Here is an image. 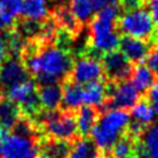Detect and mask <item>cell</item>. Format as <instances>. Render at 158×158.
<instances>
[{
    "mask_svg": "<svg viewBox=\"0 0 158 158\" xmlns=\"http://www.w3.org/2000/svg\"><path fill=\"white\" fill-rule=\"evenodd\" d=\"M21 58L40 85L64 81L69 78L74 63L70 51L56 43H42L38 40L27 42Z\"/></svg>",
    "mask_w": 158,
    "mask_h": 158,
    "instance_id": "cell-1",
    "label": "cell"
},
{
    "mask_svg": "<svg viewBox=\"0 0 158 158\" xmlns=\"http://www.w3.org/2000/svg\"><path fill=\"white\" fill-rule=\"evenodd\" d=\"M120 11V6H107L95 14L89 22L88 49L85 54L101 58L102 54L118 48L121 36L117 32L116 22Z\"/></svg>",
    "mask_w": 158,
    "mask_h": 158,
    "instance_id": "cell-2",
    "label": "cell"
},
{
    "mask_svg": "<svg viewBox=\"0 0 158 158\" xmlns=\"http://www.w3.org/2000/svg\"><path fill=\"white\" fill-rule=\"evenodd\" d=\"M130 123V112L122 109H107L100 112L99 120L90 132L101 156H109L112 146L125 133Z\"/></svg>",
    "mask_w": 158,
    "mask_h": 158,
    "instance_id": "cell-3",
    "label": "cell"
},
{
    "mask_svg": "<svg viewBox=\"0 0 158 158\" xmlns=\"http://www.w3.org/2000/svg\"><path fill=\"white\" fill-rule=\"evenodd\" d=\"M40 130L52 139L74 141L78 136L75 112L58 110H41L33 118Z\"/></svg>",
    "mask_w": 158,
    "mask_h": 158,
    "instance_id": "cell-4",
    "label": "cell"
},
{
    "mask_svg": "<svg viewBox=\"0 0 158 158\" xmlns=\"http://www.w3.org/2000/svg\"><path fill=\"white\" fill-rule=\"evenodd\" d=\"M116 28L120 36L138 38L153 44V37L157 30V25L154 23L149 11L144 7L136 11L121 14L117 19Z\"/></svg>",
    "mask_w": 158,
    "mask_h": 158,
    "instance_id": "cell-5",
    "label": "cell"
},
{
    "mask_svg": "<svg viewBox=\"0 0 158 158\" xmlns=\"http://www.w3.org/2000/svg\"><path fill=\"white\" fill-rule=\"evenodd\" d=\"M4 95V98H7L20 107L21 114H23V116H27L33 120L35 116L41 111L37 85L36 81H33L32 79H27L12 85L6 90Z\"/></svg>",
    "mask_w": 158,
    "mask_h": 158,
    "instance_id": "cell-6",
    "label": "cell"
},
{
    "mask_svg": "<svg viewBox=\"0 0 158 158\" xmlns=\"http://www.w3.org/2000/svg\"><path fill=\"white\" fill-rule=\"evenodd\" d=\"M40 149L38 138L7 132L1 138L0 158H37Z\"/></svg>",
    "mask_w": 158,
    "mask_h": 158,
    "instance_id": "cell-7",
    "label": "cell"
},
{
    "mask_svg": "<svg viewBox=\"0 0 158 158\" xmlns=\"http://www.w3.org/2000/svg\"><path fill=\"white\" fill-rule=\"evenodd\" d=\"M100 62L106 81L122 83L130 80L133 70V64L123 56L120 49H115L102 54Z\"/></svg>",
    "mask_w": 158,
    "mask_h": 158,
    "instance_id": "cell-8",
    "label": "cell"
},
{
    "mask_svg": "<svg viewBox=\"0 0 158 158\" xmlns=\"http://www.w3.org/2000/svg\"><path fill=\"white\" fill-rule=\"evenodd\" d=\"M106 88H107V101L104 110L122 109L128 111L142 98V94L130 81H122V83L106 81Z\"/></svg>",
    "mask_w": 158,
    "mask_h": 158,
    "instance_id": "cell-9",
    "label": "cell"
},
{
    "mask_svg": "<svg viewBox=\"0 0 158 158\" xmlns=\"http://www.w3.org/2000/svg\"><path fill=\"white\" fill-rule=\"evenodd\" d=\"M69 79L79 85H86L89 83L105 79L100 58L90 54H81L74 59Z\"/></svg>",
    "mask_w": 158,
    "mask_h": 158,
    "instance_id": "cell-10",
    "label": "cell"
},
{
    "mask_svg": "<svg viewBox=\"0 0 158 158\" xmlns=\"http://www.w3.org/2000/svg\"><path fill=\"white\" fill-rule=\"evenodd\" d=\"M27 79H30V73L23 62L20 58H6L0 64V96L2 98L12 85Z\"/></svg>",
    "mask_w": 158,
    "mask_h": 158,
    "instance_id": "cell-11",
    "label": "cell"
},
{
    "mask_svg": "<svg viewBox=\"0 0 158 158\" xmlns=\"http://www.w3.org/2000/svg\"><path fill=\"white\" fill-rule=\"evenodd\" d=\"M152 46L153 44L147 41H142V40L128 37V36H121L118 49L135 65V64L142 63L146 59Z\"/></svg>",
    "mask_w": 158,
    "mask_h": 158,
    "instance_id": "cell-12",
    "label": "cell"
},
{
    "mask_svg": "<svg viewBox=\"0 0 158 158\" xmlns=\"http://www.w3.org/2000/svg\"><path fill=\"white\" fill-rule=\"evenodd\" d=\"M107 101L106 80H96L83 86V104L96 109H104Z\"/></svg>",
    "mask_w": 158,
    "mask_h": 158,
    "instance_id": "cell-13",
    "label": "cell"
},
{
    "mask_svg": "<svg viewBox=\"0 0 158 158\" xmlns=\"http://www.w3.org/2000/svg\"><path fill=\"white\" fill-rule=\"evenodd\" d=\"M52 19L54 20V22L60 30L68 32L69 35L74 37H78L80 35L83 25L78 21V19L73 15V12L68 6L65 5L56 6L52 14Z\"/></svg>",
    "mask_w": 158,
    "mask_h": 158,
    "instance_id": "cell-14",
    "label": "cell"
},
{
    "mask_svg": "<svg viewBox=\"0 0 158 158\" xmlns=\"http://www.w3.org/2000/svg\"><path fill=\"white\" fill-rule=\"evenodd\" d=\"M137 154L142 158H158V126H148L137 143Z\"/></svg>",
    "mask_w": 158,
    "mask_h": 158,
    "instance_id": "cell-15",
    "label": "cell"
},
{
    "mask_svg": "<svg viewBox=\"0 0 158 158\" xmlns=\"http://www.w3.org/2000/svg\"><path fill=\"white\" fill-rule=\"evenodd\" d=\"M83 104V86L69 78L62 84V106L67 111L75 112Z\"/></svg>",
    "mask_w": 158,
    "mask_h": 158,
    "instance_id": "cell-16",
    "label": "cell"
},
{
    "mask_svg": "<svg viewBox=\"0 0 158 158\" xmlns=\"http://www.w3.org/2000/svg\"><path fill=\"white\" fill-rule=\"evenodd\" d=\"M100 110L93 106H80L75 111V120H77V127H78V133L81 137H88L96 125L99 116H100Z\"/></svg>",
    "mask_w": 158,
    "mask_h": 158,
    "instance_id": "cell-17",
    "label": "cell"
},
{
    "mask_svg": "<svg viewBox=\"0 0 158 158\" xmlns=\"http://www.w3.org/2000/svg\"><path fill=\"white\" fill-rule=\"evenodd\" d=\"M37 93L41 107L44 110L53 111L62 105V85H59V83L40 85Z\"/></svg>",
    "mask_w": 158,
    "mask_h": 158,
    "instance_id": "cell-18",
    "label": "cell"
},
{
    "mask_svg": "<svg viewBox=\"0 0 158 158\" xmlns=\"http://www.w3.org/2000/svg\"><path fill=\"white\" fill-rule=\"evenodd\" d=\"M21 15L25 20L43 22L49 19L48 0H22Z\"/></svg>",
    "mask_w": 158,
    "mask_h": 158,
    "instance_id": "cell-19",
    "label": "cell"
},
{
    "mask_svg": "<svg viewBox=\"0 0 158 158\" xmlns=\"http://www.w3.org/2000/svg\"><path fill=\"white\" fill-rule=\"evenodd\" d=\"M22 0H2L0 5V31H9L21 15Z\"/></svg>",
    "mask_w": 158,
    "mask_h": 158,
    "instance_id": "cell-20",
    "label": "cell"
},
{
    "mask_svg": "<svg viewBox=\"0 0 158 158\" xmlns=\"http://www.w3.org/2000/svg\"><path fill=\"white\" fill-rule=\"evenodd\" d=\"M154 81V74L144 63H138L133 65L132 75L130 78V83L142 94L144 95L147 90Z\"/></svg>",
    "mask_w": 158,
    "mask_h": 158,
    "instance_id": "cell-21",
    "label": "cell"
},
{
    "mask_svg": "<svg viewBox=\"0 0 158 158\" xmlns=\"http://www.w3.org/2000/svg\"><path fill=\"white\" fill-rule=\"evenodd\" d=\"M101 153L95 143L88 137L74 139L68 158H100Z\"/></svg>",
    "mask_w": 158,
    "mask_h": 158,
    "instance_id": "cell-22",
    "label": "cell"
},
{
    "mask_svg": "<svg viewBox=\"0 0 158 158\" xmlns=\"http://www.w3.org/2000/svg\"><path fill=\"white\" fill-rule=\"evenodd\" d=\"M21 116V110L15 102L4 96L0 98V125L2 127L12 130Z\"/></svg>",
    "mask_w": 158,
    "mask_h": 158,
    "instance_id": "cell-23",
    "label": "cell"
},
{
    "mask_svg": "<svg viewBox=\"0 0 158 158\" xmlns=\"http://www.w3.org/2000/svg\"><path fill=\"white\" fill-rule=\"evenodd\" d=\"M138 141L130 137L127 133L120 136V138L112 146L109 157L111 158H131L137 154Z\"/></svg>",
    "mask_w": 158,
    "mask_h": 158,
    "instance_id": "cell-24",
    "label": "cell"
},
{
    "mask_svg": "<svg viewBox=\"0 0 158 158\" xmlns=\"http://www.w3.org/2000/svg\"><path fill=\"white\" fill-rule=\"evenodd\" d=\"M68 7L81 25L89 23L98 12L94 0H69Z\"/></svg>",
    "mask_w": 158,
    "mask_h": 158,
    "instance_id": "cell-25",
    "label": "cell"
},
{
    "mask_svg": "<svg viewBox=\"0 0 158 158\" xmlns=\"http://www.w3.org/2000/svg\"><path fill=\"white\" fill-rule=\"evenodd\" d=\"M133 121L142 125L143 127H148L152 125L153 120H154V111L153 107L151 106L149 101L146 99L144 95H142V98L137 101V104L130 110Z\"/></svg>",
    "mask_w": 158,
    "mask_h": 158,
    "instance_id": "cell-26",
    "label": "cell"
},
{
    "mask_svg": "<svg viewBox=\"0 0 158 158\" xmlns=\"http://www.w3.org/2000/svg\"><path fill=\"white\" fill-rule=\"evenodd\" d=\"M70 147H72V142L69 141H60L52 138H48L41 146L43 152L47 153L51 158H68Z\"/></svg>",
    "mask_w": 158,
    "mask_h": 158,
    "instance_id": "cell-27",
    "label": "cell"
},
{
    "mask_svg": "<svg viewBox=\"0 0 158 158\" xmlns=\"http://www.w3.org/2000/svg\"><path fill=\"white\" fill-rule=\"evenodd\" d=\"M146 65L151 69V72L158 77V44H153L152 48L149 49L146 59Z\"/></svg>",
    "mask_w": 158,
    "mask_h": 158,
    "instance_id": "cell-28",
    "label": "cell"
},
{
    "mask_svg": "<svg viewBox=\"0 0 158 158\" xmlns=\"http://www.w3.org/2000/svg\"><path fill=\"white\" fill-rule=\"evenodd\" d=\"M147 5H148V0H120V9L123 12L144 9Z\"/></svg>",
    "mask_w": 158,
    "mask_h": 158,
    "instance_id": "cell-29",
    "label": "cell"
},
{
    "mask_svg": "<svg viewBox=\"0 0 158 158\" xmlns=\"http://www.w3.org/2000/svg\"><path fill=\"white\" fill-rule=\"evenodd\" d=\"M146 99L149 101L151 106L153 107L154 114L158 115V79H154L153 84L151 85V88L147 90V93L144 94Z\"/></svg>",
    "mask_w": 158,
    "mask_h": 158,
    "instance_id": "cell-30",
    "label": "cell"
},
{
    "mask_svg": "<svg viewBox=\"0 0 158 158\" xmlns=\"http://www.w3.org/2000/svg\"><path fill=\"white\" fill-rule=\"evenodd\" d=\"M96 11L107 6H120V0H94Z\"/></svg>",
    "mask_w": 158,
    "mask_h": 158,
    "instance_id": "cell-31",
    "label": "cell"
},
{
    "mask_svg": "<svg viewBox=\"0 0 158 158\" xmlns=\"http://www.w3.org/2000/svg\"><path fill=\"white\" fill-rule=\"evenodd\" d=\"M148 6H149V14L154 23L158 26V0H148Z\"/></svg>",
    "mask_w": 158,
    "mask_h": 158,
    "instance_id": "cell-32",
    "label": "cell"
},
{
    "mask_svg": "<svg viewBox=\"0 0 158 158\" xmlns=\"http://www.w3.org/2000/svg\"><path fill=\"white\" fill-rule=\"evenodd\" d=\"M7 56H9V51H7L5 36L0 33V64L7 58Z\"/></svg>",
    "mask_w": 158,
    "mask_h": 158,
    "instance_id": "cell-33",
    "label": "cell"
},
{
    "mask_svg": "<svg viewBox=\"0 0 158 158\" xmlns=\"http://www.w3.org/2000/svg\"><path fill=\"white\" fill-rule=\"evenodd\" d=\"M153 44H158V26H157V30H156V33L153 37Z\"/></svg>",
    "mask_w": 158,
    "mask_h": 158,
    "instance_id": "cell-34",
    "label": "cell"
},
{
    "mask_svg": "<svg viewBox=\"0 0 158 158\" xmlns=\"http://www.w3.org/2000/svg\"><path fill=\"white\" fill-rule=\"evenodd\" d=\"M37 158H51V157H49L47 153L42 152V153H40V154H38V157H37Z\"/></svg>",
    "mask_w": 158,
    "mask_h": 158,
    "instance_id": "cell-35",
    "label": "cell"
},
{
    "mask_svg": "<svg viewBox=\"0 0 158 158\" xmlns=\"http://www.w3.org/2000/svg\"><path fill=\"white\" fill-rule=\"evenodd\" d=\"M2 136H4V130H2V126L0 125V139L2 138Z\"/></svg>",
    "mask_w": 158,
    "mask_h": 158,
    "instance_id": "cell-36",
    "label": "cell"
},
{
    "mask_svg": "<svg viewBox=\"0 0 158 158\" xmlns=\"http://www.w3.org/2000/svg\"><path fill=\"white\" fill-rule=\"evenodd\" d=\"M131 158H142L139 154H136V156H133V157H131Z\"/></svg>",
    "mask_w": 158,
    "mask_h": 158,
    "instance_id": "cell-37",
    "label": "cell"
},
{
    "mask_svg": "<svg viewBox=\"0 0 158 158\" xmlns=\"http://www.w3.org/2000/svg\"><path fill=\"white\" fill-rule=\"evenodd\" d=\"M100 158H111V157H109V156H101Z\"/></svg>",
    "mask_w": 158,
    "mask_h": 158,
    "instance_id": "cell-38",
    "label": "cell"
},
{
    "mask_svg": "<svg viewBox=\"0 0 158 158\" xmlns=\"http://www.w3.org/2000/svg\"><path fill=\"white\" fill-rule=\"evenodd\" d=\"M1 2H2V0H0V5H1Z\"/></svg>",
    "mask_w": 158,
    "mask_h": 158,
    "instance_id": "cell-39",
    "label": "cell"
}]
</instances>
